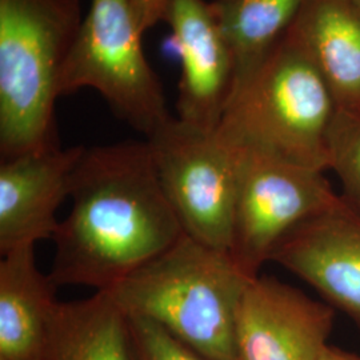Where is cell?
Listing matches in <instances>:
<instances>
[{
    "mask_svg": "<svg viewBox=\"0 0 360 360\" xmlns=\"http://www.w3.org/2000/svg\"><path fill=\"white\" fill-rule=\"evenodd\" d=\"M70 196L72 208L52 239L58 288L108 291L184 235L147 141L84 148Z\"/></svg>",
    "mask_w": 360,
    "mask_h": 360,
    "instance_id": "1",
    "label": "cell"
},
{
    "mask_svg": "<svg viewBox=\"0 0 360 360\" xmlns=\"http://www.w3.org/2000/svg\"><path fill=\"white\" fill-rule=\"evenodd\" d=\"M247 276L230 252L186 233L107 292L127 316L159 324L211 360H239L236 318Z\"/></svg>",
    "mask_w": 360,
    "mask_h": 360,
    "instance_id": "2",
    "label": "cell"
},
{
    "mask_svg": "<svg viewBox=\"0 0 360 360\" xmlns=\"http://www.w3.org/2000/svg\"><path fill=\"white\" fill-rule=\"evenodd\" d=\"M338 107L319 70L288 37L236 84L217 136L236 151L328 171V134Z\"/></svg>",
    "mask_w": 360,
    "mask_h": 360,
    "instance_id": "3",
    "label": "cell"
},
{
    "mask_svg": "<svg viewBox=\"0 0 360 360\" xmlns=\"http://www.w3.org/2000/svg\"><path fill=\"white\" fill-rule=\"evenodd\" d=\"M80 0H0V158L59 146V79L82 27Z\"/></svg>",
    "mask_w": 360,
    "mask_h": 360,
    "instance_id": "4",
    "label": "cell"
},
{
    "mask_svg": "<svg viewBox=\"0 0 360 360\" xmlns=\"http://www.w3.org/2000/svg\"><path fill=\"white\" fill-rule=\"evenodd\" d=\"M129 0H91L59 79V95L98 91L119 119L146 138L172 117L148 63Z\"/></svg>",
    "mask_w": 360,
    "mask_h": 360,
    "instance_id": "5",
    "label": "cell"
},
{
    "mask_svg": "<svg viewBox=\"0 0 360 360\" xmlns=\"http://www.w3.org/2000/svg\"><path fill=\"white\" fill-rule=\"evenodd\" d=\"M160 186L184 233L230 252L239 179L238 153L214 132L172 116L146 138Z\"/></svg>",
    "mask_w": 360,
    "mask_h": 360,
    "instance_id": "6",
    "label": "cell"
},
{
    "mask_svg": "<svg viewBox=\"0 0 360 360\" xmlns=\"http://www.w3.org/2000/svg\"><path fill=\"white\" fill-rule=\"evenodd\" d=\"M236 153L239 179L230 255L247 276L257 278L284 236L331 206L339 195L324 171Z\"/></svg>",
    "mask_w": 360,
    "mask_h": 360,
    "instance_id": "7",
    "label": "cell"
},
{
    "mask_svg": "<svg viewBox=\"0 0 360 360\" xmlns=\"http://www.w3.org/2000/svg\"><path fill=\"white\" fill-rule=\"evenodd\" d=\"M335 309L274 276L245 287L236 318L239 360H319Z\"/></svg>",
    "mask_w": 360,
    "mask_h": 360,
    "instance_id": "8",
    "label": "cell"
},
{
    "mask_svg": "<svg viewBox=\"0 0 360 360\" xmlns=\"http://www.w3.org/2000/svg\"><path fill=\"white\" fill-rule=\"evenodd\" d=\"M180 60L175 116L195 129H218L235 86V62L211 1L172 0L163 19Z\"/></svg>",
    "mask_w": 360,
    "mask_h": 360,
    "instance_id": "9",
    "label": "cell"
},
{
    "mask_svg": "<svg viewBox=\"0 0 360 360\" xmlns=\"http://www.w3.org/2000/svg\"><path fill=\"white\" fill-rule=\"evenodd\" d=\"M270 260L309 284L360 328V212L342 195L284 236Z\"/></svg>",
    "mask_w": 360,
    "mask_h": 360,
    "instance_id": "10",
    "label": "cell"
},
{
    "mask_svg": "<svg viewBox=\"0 0 360 360\" xmlns=\"http://www.w3.org/2000/svg\"><path fill=\"white\" fill-rule=\"evenodd\" d=\"M83 146L60 144L0 162V252L53 239Z\"/></svg>",
    "mask_w": 360,
    "mask_h": 360,
    "instance_id": "11",
    "label": "cell"
},
{
    "mask_svg": "<svg viewBox=\"0 0 360 360\" xmlns=\"http://www.w3.org/2000/svg\"><path fill=\"white\" fill-rule=\"evenodd\" d=\"M56 288L37 266L35 245L1 255L0 360H47Z\"/></svg>",
    "mask_w": 360,
    "mask_h": 360,
    "instance_id": "12",
    "label": "cell"
},
{
    "mask_svg": "<svg viewBox=\"0 0 360 360\" xmlns=\"http://www.w3.org/2000/svg\"><path fill=\"white\" fill-rule=\"evenodd\" d=\"M288 38L309 55L338 110L360 112V6L356 0H306Z\"/></svg>",
    "mask_w": 360,
    "mask_h": 360,
    "instance_id": "13",
    "label": "cell"
},
{
    "mask_svg": "<svg viewBox=\"0 0 360 360\" xmlns=\"http://www.w3.org/2000/svg\"><path fill=\"white\" fill-rule=\"evenodd\" d=\"M47 360H135L127 315L104 291L58 302Z\"/></svg>",
    "mask_w": 360,
    "mask_h": 360,
    "instance_id": "14",
    "label": "cell"
},
{
    "mask_svg": "<svg viewBox=\"0 0 360 360\" xmlns=\"http://www.w3.org/2000/svg\"><path fill=\"white\" fill-rule=\"evenodd\" d=\"M306 0H212L231 49L235 86L251 77L283 41ZM233 86V87H235Z\"/></svg>",
    "mask_w": 360,
    "mask_h": 360,
    "instance_id": "15",
    "label": "cell"
},
{
    "mask_svg": "<svg viewBox=\"0 0 360 360\" xmlns=\"http://www.w3.org/2000/svg\"><path fill=\"white\" fill-rule=\"evenodd\" d=\"M328 169L343 188V199L360 212V112L338 110L328 134Z\"/></svg>",
    "mask_w": 360,
    "mask_h": 360,
    "instance_id": "16",
    "label": "cell"
},
{
    "mask_svg": "<svg viewBox=\"0 0 360 360\" xmlns=\"http://www.w3.org/2000/svg\"><path fill=\"white\" fill-rule=\"evenodd\" d=\"M127 319L135 360H211L155 322L138 316Z\"/></svg>",
    "mask_w": 360,
    "mask_h": 360,
    "instance_id": "17",
    "label": "cell"
},
{
    "mask_svg": "<svg viewBox=\"0 0 360 360\" xmlns=\"http://www.w3.org/2000/svg\"><path fill=\"white\" fill-rule=\"evenodd\" d=\"M171 3L172 0H129L131 11L142 35L163 22Z\"/></svg>",
    "mask_w": 360,
    "mask_h": 360,
    "instance_id": "18",
    "label": "cell"
},
{
    "mask_svg": "<svg viewBox=\"0 0 360 360\" xmlns=\"http://www.w3.org/2000/svg\"><path fill=\"white\" fill-rule=\"evenodd\" d=\"M319 360H360V356L347 351H343L340 348L328 346L323 351L322 356Z\"/></svg>",
    "mask_w": 360,
    "mask_h": 360,
    "instance_id": "19",
    "label": "cell"
},
{
    "mask_svg": "<svg viewBox=\"0 0 360 360\" xmlns=\"http://www.w3.org/2000/svg\"><path fill=\"white\" fill-rule=\"evenodd\" d=\"M356 3H358V4L360 6V0H356Z\"/></svg>",
    "mask_w": 360,
    "mask_h": 360,
    "instance_id": "20",
    "label": "cell"
}]
</instances>
